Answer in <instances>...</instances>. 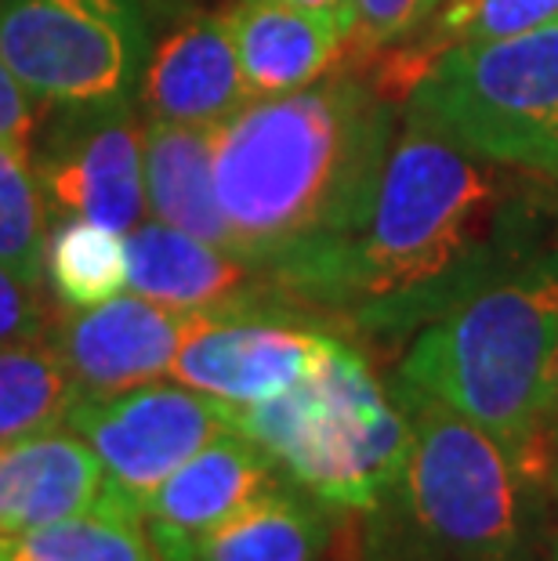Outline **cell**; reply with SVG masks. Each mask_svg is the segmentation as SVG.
Wrapping results in <instances>:
<instances>
[{"label":"cell","mask_w":558,"mask_h":561,"mask_svg":"<svg viewBox=\"0 0 558 561\" xmlns=\"http://www.w3.org/2000/svg\"><path fill=\"white\" fill-rule=\"evenodd\" d=\"M558 232V188L402 116L382 182L316 308L410 341Z\"/></svg>","instance_id":"6da1fadb"},{"label":"cell","mask_w":558,"mask_h":561,"mask_svg":"<svg viewBox=\"0 0 558 561\" xmlns=\"http://www.w3.org/2000/svg\"><path fill=\"white\" fill-rule=\"evenodd\" d=\"M396 105L363 66L338 62L215 127V193L236 254L283 301L316 308L363 229L399 130Z\"/></svg>","instance_id":"7a4b0ae2"},{"label":"cell","mask_w":558,"mask_h":561,"mask_svg":"<svg viewBox=\"0 0 558 561\" xmlns=\"http://www.w3.org/2000/svg\"><path fill=\"white\" fill-rule=\"evenodd\" d=\"M555 341L558 232L413 333L391 380L454 405L548 489L544 396Z\"/></svg>","instance_id":"3957f363"},{"label":"cell","mask_w":558,"mask_h":561,"mask_svg":"<svg viewBox=\"0 0 558 561\" xmlns=\"http://www.w3.org/2000/svg\"><path fill=\"white\" fill-rule=\"evenodd\" d=\"M407 416L399 482L371 511L363 554L399 561H533L551 493L443 399L388 385Z\"/></svg>","instance_id":"277c9868"},{"label":"cell","mask_w":558,"mask_h":561,"mask_svg":"<svg viewBox=\"0 0 558 561\" xmlns=\"http://www.w3.org/2000/svg\"><path fill=\"white\" fill-rule=\"evenodd\" d=\"M287 479L334 511H377L399 482L407 416L360 352L334 337L330 352L276 399L236 410Z\"/></svg>","instance_id":"5b68a950"},{"label":"cell","mask_w":558,"mask_h":561,"mask_svg":"<svg viewBox=\"0 0 558 561\" xmlns=\"http://www.w3.org/2000/svg\"><path fill=\"white\" fill-rule=\"evenodd\" d=\"M475 157L558 188V22L508 41L449 47L399 102Z\"/></svg>","instance_id":"8992f818"},{"label":"cell","mask_w":558,"mask_h":561,"mask_svg":"<svg viewBox=\"0 0 558 561\" xmlns=\"http://www.w3.org/2000/svg\"><path fill=\"white\" fill-rule=\"evenodd\" d=\"M146 44L141 0H0V58L41 102L130 99Z\"/></svg>","instance_id":"52a82bcc"},{"label":"cell","mask_w":558,"mask_h":561,"mask_svg":"<svg viewBox=\"0 0 558 561\" xmlns=\"http://www.w3.org/2000/svg\"><path fill=\"white\" fill-rule=\"evenodd\" d=\"M66 427L99 457L105 489L141 511L168 474L210 438L236 427V405L185 385L152 380L110 396H80L66 416Z\"/></svg>","instance_id":"ba28073f"},{"label":"cell","mask_w":558,"mask_h":561,"mask_svg":"<svg viewBox=\"0 0 558 561\" xmlns=\"http://www.w3.org/2000/svg\"><path fill=\"white\" fill-rule=\"evenodd\" d=\"M41 124L44 130L33 135L37 149H30V157L47 207L113 232L135 229L146 210V124L130 110V99L58 102V110L41 116Z\"/></svg>","instance_id":"9c48e42d"},{"label":"cell","mask_w":558,"mask_h":561,"mask_svg":"<svg viewBox=\"0 0 558 561\" xmlns=\"http://www.w3.org/2000/svg\"><path fill=\"white\" fill-rule=\"evenodd\" d=\"M334 333L269 312H193L171 377L236 410L283 396L312 374Z\"/></svg>","instance_id":"30bf717a"},{"label":"cell","mask_w":558,"mask_h":561,"mask_svg":"<svg viewBox=\"0 0 558 561\" xmlns=\"http://www.w3.org/2000/svg\"><path fill=\"white\" fill-rule=\"evenodd\" d=\"M193 312L138 294H116L91 308H58L52 344L80 396H110L168 377Z\"/></svg>","instance_id":"8fae6325"},{"label":"cell","mask_w":558,"mask_h":561,"mask_svg":"<svg viewBox=\"0 0 558 561\" xmlns=\"http://www.w3.org/2000/svg\"><path fill=\"white\" fill-rule=\"evenodd\" d=\"M283 482L287 474L280 463L240 427H229L157 485L141 504V522L163 561H182L200 536L215 533Z\"/></svg>","instance_id":"7c38bea8"},{"label":"cell","mask_w":558,"mask_h":561,"mask_svg":"<svg viewBox=\"0 0 558 561\" xmlns=\"http://www.w3.org/2000/svg\"><path fill=\"white\" fill-rule=\"evenodd\" d=\"M124 254L130 294L178 312H272L280 297L251 261L157 218L124 232Z\"/></svg>","instance_id":"4fadbf2b"},{"label":"cell","mask_w":558,"mask_h":561,"mask_svg":"<svg viewBox=\"0 0 558 561\" xmlns=\"http://www.w3.org/2000/svg\"><path fill=\"white\" fill-rule=\"evenodd\" d=\"M149 121L218 127L254 99L236 58L225 15H193L157 44L141 69Z\"/></svg>","instance_id":"5bb4252c"},{"label":"cell","mask_w":558,"mask_h":561,"mask_svg":"<svg viewBox=\"0 0 558 561\" xmlns=\"http://www.w3.org/2000/svg\"><path fill=\"white\" fill-rule=\"evenodd\" d=\"M254 99L298 91L344 58V30L291 0H236L221 11Z\"/></svg>","instance_id":"9a60e30c"},{"label":"cell","mask_w":558,"mask_h":561,"mask_svg":"<svg viewBox=\"0 0 558 561\" xmlns=\"http://www.w3.org/2000/svg\"><path fill=\"white\" fill-rule=\"evenodd\" d=\"M105 500V471L73 432H41L0 442V533L94 511Z\"/></svg>","instance_id":"2e32d148"},{"label":"cell","mask_w":558,"mask_h":561,"mask_svg":"<svg viewBox=\"0 0 558 561\" xmlns=\"http://www.w3.org/2000/svg\"><path fill=\"white\" fill-rule=\"evenodd\" d=\"M141 174L152 218L236 254L232 229L215 193V127L146 121Z\"/></svg>","instance_id":"e0dca14e"},{"label":"cell","mask_w":558,"mask_h":561,"mask_svg":"<svg viewBox=\"0 0 558 561\" xmlns=\"http://www.w3.org/2000/svg\"><path fill=\"white\" fill-rule=\"evenodd\" d=\"M334 507L283 482L182 554V561H330Z\"/></svg>","instance_id":"ac0fdd59"},{"label":"cell","mask_w":558,"mask_h":561,"mask_svg":"<svg viewBox=\"0 0 558 561\" xmlns=\"http://www.w3.org/2000/svg\"><path fill=\"white\" fill-rule=\"evenodd\" d=\"M0 561H163L152 547L141 511L105 500L94 511L22 533H0Z\"/></svg>","instance_id":"d6986e66"},{"label":"cell","mask_w":558,"mask_h":561,"mask_svg":"<svg viewBox=\"0 0 558 561\" xmlns=\"http://www.w3.org/2000/svg\"><path fill=\"white\" fill-rule=\"evenodd\" d=\"M80 399L52 337L0 344V442L55 432Z\"/></svg>","instance_id":"ffe728a7"},{"label":"cell","mask_w":558,"mask_h":561,"mask_svg":"<svg viewBox=\"0 0 558 561\" xmlns=\"http://www.w3.org/2000/svg\"><path fill=\"white\" fill-rule=\"evenodd\" d=\"M44 276L69 308L110 301L127 286L124 232L62 214V221H52L47 229Z\"/></svg>","instance_id":"44dd1931"},{"label":"cell","mask_w":558,"mask_h":561,"mask_svg":"<svg viewBox=\"0 0 558 561\" xmlns=\"http://www.w3.org/2000/svg\"><path fill=\"white\" fill-rule=\"evenodd\" d=\"M52 229L44 185L30 146L0 141V265L22 279L44 283V247Z\"/></svg>","instance_id":"7402d4cb"},{"label":"cell","mask_w":558,"mask_h":561,"mask_svg":"<svg viewBox=\"0 0 558 561\" xmlns=\"http://www.w3.org/2000/svg\"><path fill=\"white\" fill-rule=\"evenodd\" d=\"M432 4L435 0H349L352 30L341 62H371L374 55L407 41L432 11Z\"/></svg>","instance_id":"603a6c76"},{"label":"cell","mask_w":558,"mask_h":561,"mask_svg":"<svg viewBox=\"0 0 558 561\" xmlns=\"http://www.w3.org/2000/svg\"><path fill=\"white\" fill-rule=\"evenodd\" d=\"M55 316L58 308L47 297L44 283L22 279L19 272L0 265V344L47 337Z\"/></svg>","instance_id":"cb8c5ba5"},{"label":"cell","mask_w":558,"mask_h":561,"mask_svg":"<svg viewBox=\"0 0 558 561\" xmlns=\"http://www.w3.org/2000/svg\"><path fill=\"white\" fill-rule=\"evenodd\" d=\"M41 99L30 94L0 58V141H22L30 146L41 127Z\"/></svg>","instance_id":"d4e9b609"},{"label":"cell","mask_w":558,"mask_h":561,"mask_svg":"<svg viewBox=\"0 0 558 561\" xmlns=\"http://www.w3.org/2000/svg\"><path fill=\"white\" fill-rule=\"evenodd\" d=\"M544 482L558 496V341L548 369V396H544Z\"/></svg>","instance_id":"484cf974"},{"label":"cell","mask_w":558,"mask_h":561,"mask_svg":"<svg viewBox=\"0 0 558 561\" xmlns=\"http://www.w3.org/2000/svg\"><path fill=\"white\" fill-rule=\"evenodd\" d=\"M291 4H298L305 11H316V15L338 22V26L344 30V37H349V30H352V8H349V0H291Z\"/></svg>","instance_id":"4316f807"},{"label":"cell","mask_w":558,"mask_h":561,"mask_svg":"<svg viewBox=\"0 0 558 561\" xmlns=\"http://www.w3.org/2000/svg\"><path fill=\"white\" fill-rule=\"evenodd\" d=\"M363 561H399V558H371V554H363Z\"/></svg>","instance_id":"83f0119b"},{"label":"cell","mask_w":558,"mask_h":561,"mask_svg":"<svg viewBox=\"0 0 558 561\" xmlns=\"http://www.w3.org/2000/svg\"><path fill=\"white\" fill-rule=\"evenodd\" d=\"M551 558L558 561V540H555V547H551Z\"/></svg>","instance_id":"f1b7e54d"}]
</instances>
